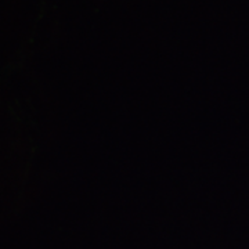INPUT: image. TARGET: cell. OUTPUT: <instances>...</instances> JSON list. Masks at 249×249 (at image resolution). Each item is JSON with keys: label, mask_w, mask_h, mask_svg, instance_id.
<instances>
[]
</instances>
